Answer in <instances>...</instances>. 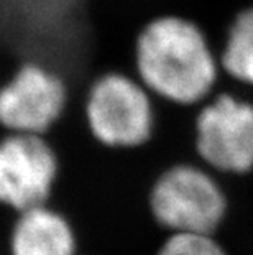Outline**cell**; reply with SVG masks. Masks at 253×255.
Here are the masks:
<instances>
[{
  "instance_id": "obj_1",
  "label": "cell",
  "mask_w": 253,
  "mask_h": 255,
  "mask_svg": "<svg viewBox=\"0 0 253 255\" xmlns=\"http://www.w3.org/2000/svg\"><path fill=\"white\" fill-rule=\"evenodd\" d=\"M133 74L156 101L197 107L219 89V56L201 25L181 15H160L140 30Z\"/></svg>"
},
{
  "instance_id": "obj_2",
  "label": "cell",
  "mask_w": 253,
  "mask_h": 255,
  "mask_svg": "<svg viewBox=\"0 0 253 255\" xmlns=\"http://www.w3.org/2000/svg\"><path fill=\"white\" fill-rule=\"evenodd\" d=\"M148 208L166 234L217 236L229 216L224 181L201 161H177L165 168L150 188Z\"/></svg>"
},
{
  "instance_id": "obj_3",
  "label": "cell",
  "mask_w": 253,
  "mask_h": 255,
  "mask_svg": "<svg viewBox=\"0 0 253 255\" xmlns=\"http://www.w3.org/2000/svg\"><path fill=\"white\" fill-rule=\"evenodd\" d=\"M83 112L92 138L110 150H135L152 140L156 99L133 73L107 71L89 84Z\"/></svg>"
},
{
  "instance_id": "obj_4",
  "label": "cell",
  "mask_w": 253,
  "mask_h": 255,
  "mask_svg": "<svg viewBox=\"0 0 253 255\" xmlns=\"http://www.w3.org/2000/svg\"><path fill=\"white\" fill-rule=\"evenodd\" d=\"M197 161L219 176L253 173V101L227 86L196 107Z\"/></svg>"
},
{
  "instance_id": "obj_5",
  "label": "cell",
  "mask_w": 253,
  "mask_h": 255,
  "mask_svg": "<svg viewBox=\"0 0 253 255\" xmlns=\"http://www.w3.org/2000/svg\"><path fill=\"white\" fill-rule=\"evenodd\" d=\"M71 92L58 71L25 61L0 86V127L7 133L48 135L64 117Z\"/></svg>"
},
{
  "instance_id": "obj_6",
  "label": "cell",
  "mask_w": 253,
  "mask_h": 255,
  "mask_svg": "<svg viewBox=\"0 0 253 255\" xmlns=\"http://www.w3.org/2000/svg\"><path fill=\"white\" fill-rule=\"evenodd\" d=\"M59 156L48 135L0 137V206L21 213L50 203L59 178Z\"/></svg>"
},
{
  "instance_id": "obj_7",
  "label": "cell",
  "mask_w": 253,
  "mask_h": 255,
  "mask_svg": "<svg viewBox=\"0 0 253 255\" xmlns=\"http://www.w3.org/2000/svg\"><path fill=\"white\" fill-rule=\"evenodd\" d=\"M76 226L51 203L15 214L8 234L10 255H76Z\"/></svg>"
},
{
  "instance_id": "obj_8",
  "label": "cell",
  "mask_w": 253,
  "mask_h": 255,
  "mask_svg": "<svg viewBox=\"0 0 253 255\" xmlns=\"http://www.w3.org/2000/svg\"><path fill=\"white\" fill-rule=\"evenodd\" d=\"M217 56L220 83L253 91V5L240 10L230 21Z\"/></svg>"
},
{
  "instance_id": "obj_9",
  "label": "cell",
  "mask_w": 253,
  "mask_h": 255,
  "mask_svg": "<svg viewBox=\"0 0 253 255\" xmlns=\"http://www.w3.org/2000/svg\"><path fill=\"white\" fill-rule=\"evenodd\" d=\"M155 255H229L214 234H168L161 239Z\"/></svg>"
}]
</instances>
